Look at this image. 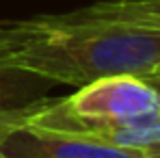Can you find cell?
<instances>
[{
  "label": "cell",
  "instance_id": "obj_1",
  "mask_svg": "<svg viewBox=\"0 0 160 158\" xmlns=\"http://www.w3.org/2000/svg\"><path fill=\"white\" fill-rule=\"evenodd\" d=\"M22 35L0 50V65L26 69L52 82L82 87L104 76H147L160 65V30L119 22L24 20Z\"/></svg>",
  "mask_w": 160,
  "mask_h": 158
},
{
  "label": "cell",
  "instance_id": "obj_2",
  "mask_svg": "<svg viewBox=\"0 0 160 158\" xmlns=\"http://www.w3.org/2000/svg\"><path fill=\"white\" fill-rule=\"evenodd\" d=\"M2 158H149L143 150L95 139L18 126L0 139Z\"/></svg>",
  "mask_w": 160,
  "mask_h": 158
},
{
  "label": "cell",
  "instance_id": "obj_3",
  "mask_svg": "<svg viewBox=\"0 0 160 158\" xmlns=\"http://www.w3.org/2000/svg\"><path fill=\"white\" fill-rule=\"evenodd\" d=\"M52 84L56 82L26 69L0 65V139L26 121Z\"/></svg>",
  "mask_w": 160,
  "mask_h": 158
},
{
  "label": "cell",
  "instance_id": "obj_4",
  "mask_svg": "<svg viewBox=\"0 0 160 158\" xmlns=\"http://www.w3.org/2000/svg\"><path fill=\"white\" fill-rule=\"evenodd\" d=\"M65 20L84 22H119L160 30V0H102L72 13H61Z\"/></svg>",
  "mask_w": 160,
  "mask_h": 158
},
{
  "label": "cell",
  "instance_id": "obj_5",
  "mask_svg": "<svg viewBox=\"0 0 160 158\" xmlns=\"http://www.w3.org/2000/svg\"><path fill=\"white\" fill-rule=\"evenodd\" d=\"M20 35H22V24L20 22L0 24V50H7L9 46H13Z\"/></svg>",
  "mask_w": 160,
  "mask_h": 158
},
{
  "label": "cell",
  "instance_id": "obj_6",
  "mask_svg": "<svg viewBox=\"0 0 160 158\" xmlns=\"http://www.w3.org/2000/svg\"><path fill=\"white\" fill-rule=\"evenodd\" d=\"M141 78H145L147 82H149V87L158 93L160 98V72H152V74H147V76H141Z\"/></svg>",
  "mask_w": 160,
  "mask_h": 158
},
{
  "label": "cell",
  "instance_id": "obj_7",
  "mask_svg": "<svg viewBox=\"0 0 160 158\" xmlns=\"http://www.w3.org/2000/svg\"><path fill=\"white\" fill-rule=\"evenodd\" d=\"M145 154H147V156H160V141H158V143H154L152 147H147Z\"/></svg>",
  "mask_w": 160,
  "mask_h": 158
},
{
  "label": "cell",
  "instance_id": "obj_8",
  "mask_svg": "<svg viewBox=\"0 0 160 158\" xmlns=\"http://www.w3.org/2000/svg\"><path fill=\"white\" fill-rule=\"evenodd\" d=\"M154 72H160V65H158V67H156V69H154Z\"/></svg>",
  "mask_w": 160,
  "mask_h": 158
},
{
  "label": "cell",
  "instance_id": "obj_9",
  "mask_svg": "<svg viewBox=\"0 0 160 158\" xmlns=\"http://www.w3.org/2000/svg\"><path fill=\"white\" fill-rule=\"evenodd\" d=\"M149 158H160V156H149Z\"/></svg>",
  "mask_w": 160,
  "mask_h": 158
},
{
  "label": "cell",
  "instance_id": "obj_10",
  "mask_svg": "<svg viewBox=\"0 0 160 158\" xmlns=\"http://www.w3.org/2000/svg\"><path fill=\"white\" fill-rule=\"evenodd\" d=\"M0 158H2V156H0Z\"/></svg>",
  "mask_w": 160,
  "mask_h": 158
}]
</instances>
